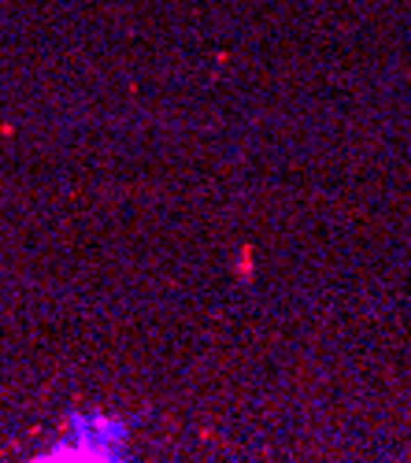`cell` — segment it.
I'll return each mask as SVG.
<instances>
[{"instance_id": "6da1fadb", "label": "cell", "mask_w": 411, "mask_h": 463, "mask_svg": "<svg viewBox=\"0 0 411 463\" xmlns=\"http://www.w3.org/2000/svg\"><path fill=\"white\" fill-rule=\"evenodd\" d=\"M75 437L56 441L33 460H126V426L104 415H70Z\"/></svg>"}]
</instances>
